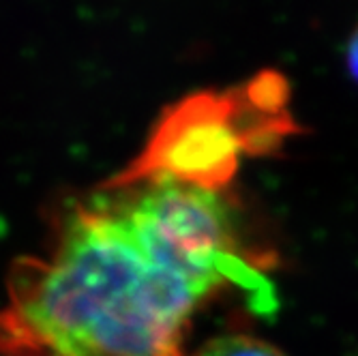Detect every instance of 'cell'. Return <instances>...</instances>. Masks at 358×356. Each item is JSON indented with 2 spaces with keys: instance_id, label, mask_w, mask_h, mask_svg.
Listing matches in <instances>:
<instances>
[{
  "instance_id": "1",
  "label": "cell",
  "mask_w": 358,
  "mask_h": 356,
  "mask_svg": "<svg viewBox=\"0 0 358 356\" xmlns=\"http://www.w3.org/2000/svg\"><path fill=\"white\" fill-rule=\"evenodd\" d=\"M247 275L221 191L114 178L64 200L11 266L0 356H182L195 309Z\"/></svg>"
},
{
  "instance_id": "2",
  "label": "cell",
  "mask_w": 358,
  "mask_h": 356,
  "mask_svg": "<svg viewBox=\"0 0 358 356\" xmlns=\"http://www.w3.org/2000/svg\"><path fill=\"white\" fill-rule=\"evenodd\" d=\"M287 84L264 73L230 92H198L161 114L140 157L116 178L168 176L217 189L232 178L241 155L262 152L292 129Z\"/></svg>"
},
{
  "instance_id": "3",
  "label": "cell",
  "mask_w": 358,
  "mask_h": 356,
  "mask_svg": "<svg viewBox=\"0 0 358 356\" xmlns=\"http://www.w3.org/2000/svg\"><path fill=\"white\" fill-rule=\"evenodd\" d=\"M193 356H285L273 343L249 335H223L204 343Z\"/></svg>"
},
{
  "instance_id": "4",
  "label": "cell",
  "mask_w": 358,
  "mask_h": 356,
  "mask_svg": "<svg viewBox=\"0 0 358 356\" xmlns=\"http://www.w3.org/2000/svg\"><path fill=\"white\" fill-rule=\"evenodd\" d=\"M345 62H348V71L350 76L358 82V26L352 32V37L348 41V50H345Z\"/></svg>"
}]
</instances>
